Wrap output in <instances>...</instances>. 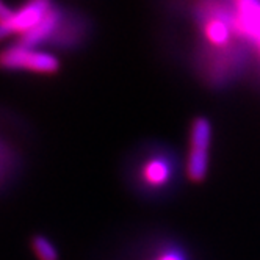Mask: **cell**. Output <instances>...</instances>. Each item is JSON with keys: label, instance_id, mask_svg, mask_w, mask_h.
Masks as SVG:
<instances>
[{"label": "cell", "instance_id": "obj_1", "mask_svg": "<svg viewBox=\"0 0 260 260\" xmlns=\"http://www.w3.org/2000/svg\"><path fill=\"white\" fill-rule=\"evenodd\" d=\"M0 69L53 76L60 71V61L46 50L25 47L17 43L0 52Z\"/></svg>", "mask_w": 260, "mask_h": 260}, {"label": "cell", "instance_id": "obj_2", "mask_svg": "<svg viewBox=\"0 0 260 260\" xmlns=\"http://www.w3.org/2000/svg\"><path fill=\"white\" fill-rule=\"evenodd\" d=\"M212 143V124L207 118H196L190 128V149L187 157V176L191 182H202L209 171V151Z\"/></svg>", "mask_w": 260, "mask_h": 260}, {"label": "cell", "instance_id": "obj_3", "mask_svg": "<svg viewBox=\"0 0 260 260\" xmlns=\"http://www.w3.org/2000/svg\"><path fill=\"white\" fill-rule=\"evenodd\" d=\"M173 177V163L165 154H144L132 166V179L138 188L157 191L165 188Z\"/></svg>", "mask_w": 260, "mask_h": 260}, {"label": "cell", "instance_id": "obj_4", "mask_svg": "<svg viewBox=\"0 0 260 260\" xmlns=\"http://www.w3.org/2000/svg\"><path fill=\"white\" fill-rule=\"evenodd\" d=\"M52 8L50 0H27L19 10L13 11L8 21L0 24V41L13 35H19L21 38L38 25Z\"/></svg>", "mask_w": 260, "mask_h": 260}, {"label": "cell", "instance_id": "obj_5", "mask_svg": "<svg viewBox=\"0 0 260 260\" xmlns=\"http://www.w3.org/2000/svg\"><path fill=\"white\" fill-rule=\"evenodd\" d=\"M24 170V154L11 132L0 128V194L8 191L21 177Z\"/></svg>", "mask_w": 260, "mask_h": 260}, {"label": "cell", "instance_id": "obj_6", "mask_svg": "<svg viewBox=\"0 0 260 260\" xmlns=\"http://www.w3.org/2000/svg\"><path fill=\"white\" fill-rule=\"evenodd\" d=\"M61 22V14L57 8H52L49 11V14L44 17V19L36 25L33 30L27 31L25 35H22L19 38V44L25 46V47H31L36 49L40 44L49 41L52 36L57 33L58 27Z\"/></svg>", "mask_w": 260, "mask_h": 260}, {"label": "cell", "instance_id": "obj_7", "mask_svg": "<svg viewBox=\"0 0 260 260\" xmlns=\"http://www.w3.org/2000/svg\"><path fill=\"white\" fill-rule=\"evenodd\" d=\"M206 40L215 47H224L231 43L232 30L231 25L222 17H210L204 25Z\"/></svg>", "mask_w": 260, "mask_h": 260}, {"label": "cell", "instance_id": "obj_8", "mask_svg": "<svg viewBox=\"0 0 260 260\" xmlns=\"http://www.w3.org/2000/svg\"><path fill=\"white\" fill-rule=\"evenodd\" d=\"M30 248L38 260H60L57 246L53 245V241L49 237L43 234H36L31 237Z\"/></svg>", "mask_w": 260, "mask_h": 260}, {"label": "cell", "instance_id": "obj_9", "mask_svg": "<svg viewBox=\"0 0 260 260\" xmlns=\"http://www.w3.org/2000/svg\"><path fill=\"white\" fill-rule=\"evenodd\" d=\"M149 260H188L185 252L179 248H161L158 249Z\"/></svg>", "mask_w": 260, "mask_h": 260}, {"label": "cell", "instance_id": "obj_10", "mask_svg": "<svg viewBox=\"0 0 260 260\" xmlns=\"http://www.w3.org/2000/svg\"><path fill=\"white\" fill-rule=\"evenodd\" d=\"M11 14H13V11L7 7V4L4 2V0H0V24L8 21L11 17Z\"/></svg>", "mask_w": 260, "mask_h": 260}, {"label": "cell", "instance_id": "obj_11", "mask_svg": "<svg viewBox=\"0 0 260 260\" xmlns=\"http://www.w3.org/2000/svg\"><path fill=\"white\" fill-rule=\"evenodd\" d=\"M257 49H258V52H260V44H258V46H257Z\"/></svg>", "mask_w": 260, "mask_h": 260}]
</instances>
